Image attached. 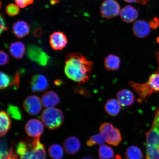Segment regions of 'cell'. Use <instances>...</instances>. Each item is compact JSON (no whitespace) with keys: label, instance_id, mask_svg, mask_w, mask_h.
<instances>
[{"label":"cell","instance_id":"obj_43","mask_svg":"<svg viewBox=\"0 0 159 159\" xmlns=\"http://www.w3.org/2000/svg\"><path fill=\"white\" fill-rule=\"evenodd\" d=\"M156 41L157 43H159V36L156 39Z\"/></svg>","mask_w":159,"mask_h":159},{"label":"cell","instance_id":"obj_4","mask_svg":"<svg viewBox=\"0 0 159 159\" xmlns=\"http://www.w3.org/2000/svg\"><path fill=\"white\" fill-rule=\"evenodd\" d=\"M99 130L100 134L104 137L108 144L116 146L120 144L122 140L120 131L111 123H104L101 125Z\"/></svg>","mask_w":159,"mask_h":159},{"label":"cell","instance_id":"obj_6","mask_svg":"<svg viewBox=\"0 0 159 159\" xmlns=\"http://www.w3.org/2000/svg\"><path fill=\"white\" fill-rule=\"evenodd\" d=\"M120 5L116 0H105L101 6V15L105 19H112L120 14Z\"/></svg>","mask_w":159,"mask_h":159},{"label":"cell","instance_id":"obj_9","mask_svg":"<svg viewBox=\"0 0 159 159\" xmlns=\"http://www.w3.org/2000/svg\"><path fill=\"white\" fill-rule=\"evenodd\" d=\"M25 128L29 136L36 138H40L44 130L43 123L37 119H31L28 121Z\"/></svg>","mask_w":159,"mask_h":159},{"label":"cell","instance_id":"obj_17","mask_svg":"<svg viewBox=\"0 0 159 159\" xmlns=\"http://www.w3.org/2000/svg\"><path fill=\"white\" fill-rule=\"evenodd\" d=\"M13 32L17 37L22 38L29 34L30 27L28 24L25 21H17L13 25Z\"/></svg>","mask_w":159,"mask_h":159},{"label":"cell","instance_id":"obj_13","mask_svg":"<svg viewBox=\"0 0 159 159\" xmlns=\"http://www.w3.org/2000/svg\"><path fill=\"white\" fill-rule=\"evenodd\" d=\"M116 98L121 106L124 107L131 106L135 99L134 93L127 89H123L119 91L116 94Z\"/></svg>","mask_w":159,"mask_h":159},{"label":"cell","instance_id":"obj_24","mask_svg":"<svg viewBox=\"0 0 159 159\" xmlns=\"http://www.w3.org/2000/svg\"><path fill=\"white\" fill-rule=\"evenodd\" d=\"M125 157L126 159H142L143 153L138 147L130 146L127 149L125 152Z\"/></svg>","mask_w":159,"mask_h":159},{"label":"cell","instance_id":"obj_44","mask_svg":"<svg viewBox=\"0 0 159 159\" xmlns=\"http://www.w3.org/2000/svg\"><path fill=\"white\" fill-rule=\"evenodd\" d=\"M82 159H91L89 157H85L84 158H83Z\"/></svg>","mask_w":159,"mask_h":159},{"label":"cell","instance_id":"obj_14","mask_svg":"<svg viewBox=\"0 0 159 159\" xmlns=\"http://www.w3.org/2000/svg\"><path fill=\"white\" fill-rule=\"evenodd\" d=\"M138 11L133 6L128 5L126 6L122 10L120 13L121 19L124 22L129 23L133 22L138 17Z\"/></svg>","mask_w":159,"mask_h":159},{"label":"cell","instance_id":"obj_25","mask_svg":"<svg viewBox=\"0 0 159 159\" xmlns=\"http://www.w3.org/2000/svg\"><path fill=\"white\" fill-rule=\"evenodd\" d=\"M49 156L53 159H61L64 156V151L60 145L55 144L51 145L48 149Z\"/></svg>","mask_w":159,"mask_h":159},{"label":"cell","instance_id":"obj_26","mask_svg":"<svg viewBox=\"0 0 159 159\" xmlns=\"http://www.w3.org/2000/svg\"><path fill=\"white\" fill-rule=\"evenodd\" d=\"M146 83L154 93L159 92V70L151 75Z\"/></svg>","mask_w":159,"mask_h":159},{"label":"cell","instance_id":"obj_10","mask_svg":"<svg viewBox=\"0 0 159 159\" xmlns=\"http://www.w3.org/2000/svg\"><path fill=\"white\" fill-rule=\"evenodd\" d=\"M67 42L66 35L61 32H55L49 37L50 44L55 50H61L66 46Z\"/></svg>","mask_w":159,"mask_h":159},{"label":"cell","instance_id":"obj_22","mask_svg":"<svg viewBox=\"0 0 159 159\" xmlns=\"http://www.w3.org/2000/svg\"><path fill=\"white\" fill-rule=\"evenodd\" d=\"M39 138H36L31 144V149L37 159H46V152L44 145L42 144Z\"/></svg>","mask_w":159,"mask_h":159},{"label":"cell","instance_id":"obj_39","mask_svg":"<svg viewBox=\"0 0 159 159\" xmlns=\"http://www.w3.org/2000/svg\"><path fill=\"white\" fill-rule=\"evenodd\" d=\"M150 0H138L137 2L140 5H144L148 2Z\"/></svg>","mask_w":159,"mask_h":159},{"label":"cell","instance_id":"obj_42","mask_svg":"<svg viewBox=\"0 0 159 159\" xmlns=\"http://www.w3.org/2000/svg\"><path fill=\"white\" fill-rule=\"evenodd\" d=\"M115 159H122V158H121V157L120 156L118 155L116 156Z\"/></svg>","mask_w":159,"mask_h":159},{"label":"cell","instance_id":"obj_12","mask_svg":"<svg viewBox=\"0 0 159 159\" xmlns=\"http://www.w3.org/2000/svg\"><path fill=\"white\" fill-rule=\"evenodd\" d=\"M133 32L136 37L143 39L150 34V25L146 21L139 20L135 21L133 26Z\"/></svg>","mask_w":159,"mask_h":159},{"label":"cell","instance_id":"obj_41","mask_svg":"<svg viewBox=\"0 0 159 159\" xmlns=\"http://www.w3.org/2000/svg\"><path fill=\"white\" fill-rule=\"evenodd\" d=\"M138 0H124V1L128 3H132L134 2H135L138 1Z\"/></svg>","mask_w":159,"mask_h":159},{"label":"cell","instance_id":"obj_33","mask_svg":"<svg viewBox=\"0 0 159 159\" xmlns=\"http://www.w3.org/2000/svg\"><path fill=\"white\" fill-rule=\"evenodd\" d=\"M34 0H15L16 4L20 7L25 8L28 6L32 4Z\"/></svg>","mask_w":159,"mask_h":159},{"label":"cell","instance_id":"obj_5","mask_svg":"<svg viewBox=\"0 0 159 159\" xmlns=\"http://www.w3.org/2000/svg\"><path fill=\"white\" fill-rule=\"evenodd\" d=\"M28 57L32 61L41 66H46L48 64L50 57L40 47L34 45H30L28 47Z\"/></svg>","mask_w":159,"mask_h":159},{"label":"cell","instance_id":"obj_30","mask_svg":"<svg viewBox=\"0 0 159 159\" xmlns=\"http://www.w3.org/2000/svg\"><path fill=\"white\" fill-rule=\"evenodd\" d=\"M6 11L8 15L11 16H15L18 14L19 13V7L17 4H10L6 7Z\"/></svg>","mask_w":159,"mask_h":159},{"label":"cell","instance_id":"obj_28","mask_svg":"<svg viewBox=\"0 0 159 159\" xmlns=\"http://www.w3.org/2000/svg\"><path fill=\"white\" fill-rule=\"evenodd\" d=\"M7 113L12 118L17 120H21L22 115L18 107L9 105L7 109Z\"/></svg>","mask_w":159,"mask_h":159},{"label":"cell","instance_id":"obj_35","mask_svg":"<svg viewBox=\"0 0 159 159\" xmlns=\"http://www.w3.org/2000/svg\"><path fill=\"white\" fill-rule=\"evenodd\" d=\"M20 159H37L33 152L32 149L27 151L24 154L20 156Z\"/></svg>","mask_w":159,"mask_h":159},{"label":"cell","instance_id":"obj_8","mask_svg":"<svg viewBox=\"0 0 159 159\" xmlns=\"http://www.w3.org/2000/svg\"><path fill=\"white\" fill-rule=\"evenodd\" d=\"M129 84L138 95L137 101L139 103H142L146 100L147 98L154 93L147 83H140L130 81L129 82Z\"/></svg>","mask_w":159,"mask_h":159},{"label":"cell","instance_id":"obj_7","mask_svg":"<svg viewBox=\"0 0 159 159\" xmlns=\"http://www.w3.org/2000/svg\"><path fill=\"white\" fill-rule=\"evenodd\" d=\"M42 102L39 97L36 95H30L24 101V109L28 114L36 115L40 112L42 109Z\"/></svg>","mask_w":159,"mask_h":159},{"label":"cell","instance_id":"obj_31","mask_svg":"<svg viewBox=\"0 0 159 159\" xmlns=\"http://www.w3.org/2000/svg\"><path fill=\"white\" fill-rule=\"evenodd\" d=\"M30 149L28 145L24 141H21L18 144L16 148V152L18 155L24 154Z\"/></svg>","mask_w":159,"mask_h":159},{"label":"cell","instance_id":"obj_3","mask_svg":"<svg viewBox=\"0 0 159 159\" xmlns=\"http://www.w3.org/2000/svg\"><path fill=\"white\" fill-rule=\"evenodd\" d=\"M41 119L47 128L53 130L59 128L62 125L64 116L61 109L53 108L43 111L42 113Z\"/></svg>","mask_w":159,"mask_h":159},{"label":"cell","instance_id":"obj_32","mask_svg":"<svg viewBox=\"0 0 159 159\" xmlns=\"http://www.w3.org/2000/svg\"><path fill=\"white\" fill-rule=\"evenodd\" d=\"M9 61L8 55L4 51H1L0 52V65L4 66L8 64Z\"/></svg>","mask_w":159,"mask_h":159},{"label":"cell","instance_id":"obj_21","mask_svg":"<svg viewBox=\"0 0 159 159\" xmlns=\"http://www.w3.org/2000/svg\"><path fill=\"white\" fill-rule=\"evenodd\" d=\"M0 134L2 137L5 136L11 128V121L9 115L4 111L0 112Z\"/></svg>","mask_w":159,"mask_h":159},{"label":"cell","instance_id":"obj_15","mask_svg":"<svg viewBox=\"0 0 159 159\" xmlns=\"http://www.w3.org/2000/svg\"><path fill=\"white\" fill-rule=\"evenodd\" d=\"M63 147L67 153L74 155L80 150L81 144L78 138L75 136H70L65 139Z\"/></svg>","mask_w":159,"mask_h":159},{"label":"cell","instance_id":"obj_37","mask_svg":"<svg viewBox=\"0 0 159 159\" xmlns=\"http://www.w3.org/2000/svg\"><path fill=\"white\" fill-rule=\"evenodd\" d=\"M8 29V27L7 25L4 18L2 15H1V33L2 32L7 31Z\"/></svg>","mask_w":159,"mask_h":159},{"label":"cell","instance_id":"obj_19","mask_svg":"<svg viewBox=\"0 0 159 159\" xmlns=\"http://www.w3.org/2000/svg\"><path fill=\"white\" fill-rule=\"evenodd\" d=\"M122 107L117 99L111 98L108 99L105 103L104 109L109 116H115L120 112Z\"/></svg>","mask_w":159,"mask_h":159},{"label":"cell","instance_id":"obj_1","mask_svg":"<svg viewBox=\"0 0 159 159\" xmlns=\"http://www.w3.org/2000/svg\"><path fill=\"white\" fill-rule=\"evenodd\" d=\"M93 64L92 61L80 53H69L66 57L65 74L75 82L84 84L90 78Z\"/></svg>","mask_w":159,"mask_h":159},{"label":"cell","instance_id":"obj_38","mask_svg":"<svg viewBox=\"0 0 159 159\" xmlns=\"http://www.w3.org/2000/svg\"><path fill=\"white\" fill-rule=\"evenodd\" d=\"M42 33V30L40 28H37L35 30L34 32V35L35 37L39 38L41 36Z\"/></svg>","mask_w":159,"mask_h":159},{"label":"cell","instance_id":"obj_27","mask_svg":"<svg viewBox=\"0 0 159 159\" xmlns=\"http://www.w3.org/2000/svg\"><path fill=\"white\" fill-rule=\"evenodd\" d=\"M106 142L104 137L101 134H95L91 136L87 141L86 144L89 147H93L96 144L102 145Z\"/></svg>","mask_w":159,"mask_h":159},{"label":"cell","instance_id":"obj_23","mask_svg":"<svg viewBox=\"0 0 159 159\" xmlns=\"http://www.w3.org/2000/svg\"><path fill=\"white\" fill-rule=\"evenodd\" d=\"M98 156L99 159H113L114 157V150L107 145H101L98 149Z\"/></svg>","mask_w":159,"mask_h":159},{"label":"cell","instance_id":"obj_11","mask_svg":"<svg viewBox=\"0 0 159 159\" xmlns=\"http://www.w3.org/2000/svg\"><path fill=\"white\" fill-rule=\"evenodd\" d=\"M30 86L33 92H43L48 88V81L44 75L37 74L33 75L30 81Z\"/></svg>","mask_w":159,"mask_h":159},{"label":"cell","instance_id":"obj_36","mask_svg":"<svg viewBox=\"0 0 159 159\" xmlns=\"http://www.w3.org/2000/svg\"><path fill=\"white\" fill-rule=\"evenodd\" d=\"M149 25L152 29H156L159 26V19L157 17L154 18L149 22Z\"/></svg>","mask_w":159,"mask_h":159},{"label":"cell","instance_id":"obj_2","mask_svg":"<svg viewBox=\"0 0 159 159\" xmlns=\"http://www.w3.org/2000/svg\"><path fill=\"white\" fill-rule=\"evenodd\" d=\"M146 159H159V107L155 111L152 127L146 133Z\"/></svg>","mask_w":159,"mask_h":159},{"label":"cell","instance_id":"obj_29","mask_svg":"<svg viewBox=\"0 0 159 159\" xmlns=\"http://www.w3.org/2000/svg\"><path fill=\"white\" fill-rule=\"evenodd\" d=\"M0 88L4 89L7 88L11 85V78L9 75L4 72L1 71L0 73Z\"/></svg>","mask_w":159,"mask_h":159},{"label":"cell","instance_id":"obj_40","mask_svg":"<svg viewBox=\"0 0 159 159\" xmlns=\"http://www.w3.org/2000/svg\"><path fill=\"white\" fill-rule=\"evenodd\" d=\"M62 81L60 80H57L55 81V84L57 86H59L62 84Z\"/></svg>","mask_w":159,"mask_h":159},{"label":"cell","instance_id":"obj_18","mask_svg":"<svg viewBox=\"0 0 159 159\" xmlns=\"http://www.w3.org/2000/svg\"><path fill=\"white\" fill-rule=\"evenodd\" d=\"M120 59L118 56L109 54L104 59V66L108 71H116L120 68Z\"/></svg>","mask_w":159,"mask_h":159},{"label":"cell","instance_id":"obj_16","mask_svg":"<svg viewBox=\"0 0 159 159\" xmlns=\"http://www.w3.org/2000/svg\"><path fill=\"white\" fill-rule=\"evenodd\" d=\"M42 102L45 108H53L60 101L58 95L54 91H49L45 93L41 98Z\"/></svg>","mask_w":159,"mask_h":159},{"label":"cell","instance_id":"obj_20","mask_svg":"<svg viewBox=\"0 0 159 159\" xmlns=\"http://www.w3.org/2000/svg\"><path fill=\"white\" fill-rule=\"evenodd\" d=\"M25 46L21 42H15L11 43L9 46L10 54L16 59L22 58L25 54Z\"/></svg>","mask_w":159,"mask_h":159},{"label":"cell","instance_id":"obj_34","mask_svg":"<svg viewBox=\"0 0 159 159\" xmlns=\"http://www.w3.org/2000/svg\"><path fill=\"white\" fill-rule=\"evenodd\" d=\"M20 83V75L19 72L16 73L14 78L12 80L11 85L15 89H19Z\"/></svg>","mask_w":159,"mask_h":159}]
</instances>
